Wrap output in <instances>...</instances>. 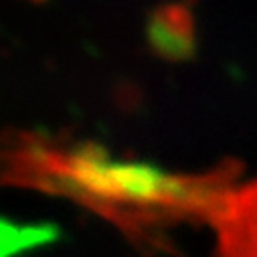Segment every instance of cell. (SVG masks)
Wrapping results in <instances>:
<instances>
[{
    "label": "cell",
    "instance_id": "obj_1",
    "mask_svg": "<svg viewBox=\"0 0 257 257\" xmlns=\"http://www.w3.org/2000/svg\"><path fill=\"white\" fill-rule=\"evenodd\" d=\"M15 178L79 201L109 219L132 241L160 245L166 229L207 223L227 176H172L144 166L107 164L81 154L27 150L15 156Z\"/></svg>",
    "mask_w": 257,
    "mask_h": 257
},
{
    "label": "cell",
    "instance_id": "obj_2",
    "mask_svg": "<svg viewBox=\"0 0 257 257\" xmlns=\"http://www.w3.org/2000/svg\"><path fill=\"white\" fill-rule=\"evenodd\" d=\"M207 225L215 233L217 257H257V178L243 184L229 180Z\"/></svg>",
    "mask_w": 257,
    "mask_h": 257
}]
</instances>
